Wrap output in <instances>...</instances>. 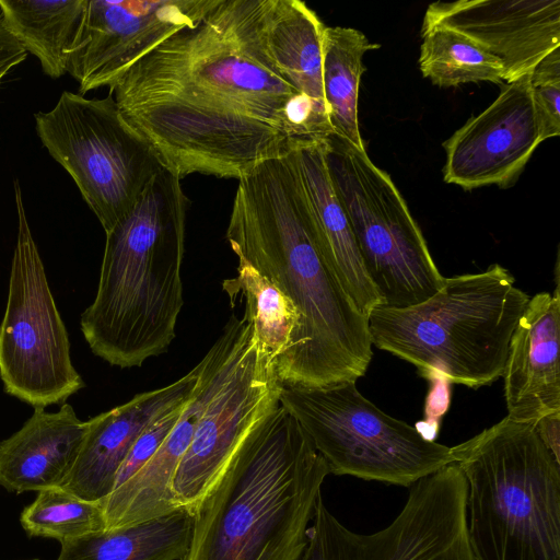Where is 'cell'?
<instances>
[{
  "mask_svg": "<svg viewBox=\"0 0 560 560\" xmlns=\"http://www.w3.org/2000/svg\"><path fill=\"white\" fill-rule=\"evenodd\" d=\"M325 139L292 150L322 252L359 310L369 315L383 301L363 265L353 231L334 189Z\"/></svg>",
  "mask_w": 560,
  "mask_h": 560,
  "instance_id": "ac0fdd59",
  "label": "cell"
},
{
  "mask_svg": "<svg viewBox=\"0 0 560 560\" xmlns=\"http://www.w3.org/2000/svg\"><path fill=\"white\" fill-rule=\"evenodd\" d=\"M237 180L225 237L302 317L292 346L275 362L279 381L301 388L355 382L373 354L368 315L322 252L292 151Z\"/></svg>",
  "mask_w": 560,
  "mask_h": 560,
  "instance_id": "7a4b0ae2",
  "label": "cell"
},
{
  "mask_svg": "<svg viewBox=\"0 0 560 560\" xmlns=\"http://www.w3.org/2000/svg\"><path fill=\"white\" fill-rule=\"evenodd\" d=\"M34 118L43 145L73 178L105 232L130 210L163 167L110 94L86 98L65 91L50 110L38 112Z\"/></svg>",
  "mask_w": 560,
  "mask_h": 560,
  "instance_id": "9c48e42d",
  "label": "cell"
},
{
  "mask_svg": "<svg viewBox=\"0 0 560 560\" xmlns=\"http://www.w3.org/2000/svg\"><path fill=\"white\" fill-rule=\"evenodd\" d=\"M541 140L560 135V83L530 84Z\"/></svg>",
  "mask_w": 560,
  "mask_h": 560,
  "instance_id": "f1b7e54d",
  "label": "cell"
},
{
  "mask_svg": "<svg viewBox=\"0 0 560 560\" xmlns=\"http://www.w3.org/2000/svg\"><path fill=\"white\" fill-rule=\"evenodd\" d=\"M434 25L460 33L495 57L508 83L560 47V0L438 1L428 7L422 28Z\"/></svg>",
  "mask_w": 560,
  "mask_h": 560,
  "instance_id": "9a60e30c",
  "label": "cell"
},
{
  "mask_svg": "<svg viewBox=\"0 0 560 560\" xmlns=\"http://www.w3.org/2000/svg\"><path fill=\"white\" fill-rule=\"evenodd\" d=\"M325 26L303 1L268 0L267 43L277 67L295 90L327 109L322 50Z\"/></svg>",
  "mask_w": 560,
  "mask_h": 560,
  "instance_id": "44dd1931",
  "label": "cell"
},
{
  "mask_svg": "<svg viewBox=\"0 0 560 560\" xmlns=\"http://www.w3.org/2000/svg\"><path fill=\"white\" fill-rule=\"evenodd\" d=\"M222 287L232 306L237 295L244 298L243 317L276 362L290 349L301 327L302 317L294 303L270 279L241 258L236 277L224 280Z\"/></svg>",
  "mask_w": 560,
  "mask_h": 560,
  "instance_id": "d4e9b609",
  "label": "cell"
},
{
  "mask_svg": "<svg viewBox=\"0 0 560 560\" xmlns=\"http://www.w3.org/2000/svg\"><path fill=\"white\" fill-rule=\"evenodd\" d=\"M219 0H88L67 62L80 95L115 85L163 40L194 27Z\"/></svg>",
  "mask_w": 560,
  "mask_h": 560,
  "instance_id": "4fadbf2b",
  "label": "cell"
},
{
  "mask_svg": "<svg viewBox=\"0 0 560 560\" xmlns=\"http://www.w3.org/2000/svg\"><path fill=\"white\" fill-rule=\"evenodd\" d=\"M192 515L179 509L165 516L104 529L60 542L56 560H179L189 542Z\"/></svg>",
  "mask_w": 560,
  "mask_h": 560,
  "instance_id": "603a6c76",
  "label": "cell"
},
{
  "mask_svg": "<svg viewBox=\"0 0 560 560\" xmlns=\"http://www.w3.org/2000/svg\"><path fill=\"white\" fill-rule=\"evenodd\" d=\"M186 401L162 413L139 435L117 472L114 489L136 474L159 450L179 419Z\"/></svg>",
  "mask_w": 560,
  "mask_h": 560,
  "instance_id": "83f0119b",
  "label": "cell"
},
{
  "mask_svg": "<svg viewBox=\"0 0 560 560\" xmlns=\"http://www.w3.org/2000/svg\"><path fill=\"white\" fill-rule=\"evenodd\" d=\"M529 296L499 264L444 278L428 300L369 315L372 345L411 363L430 380L471 388L502 376L511 337Z\"/></svg>",
  "mask_w": 560,
  "mask_h": 560,
  "instance_id": "5b68a950",
  "label": "cell"
},
{
  "mask_svg": "<svg viewBox=\"0 0 560 560\" xmlns=\"http://www.w3.org/2000/svg\"><path fill=\"white\" fill-rule=\"evenodd\" d=\"M452 452L472 559L560 560V462L534 424L505 417Z\"/></svg>",
  "mask_w": 560,
  "mask_h": 560,
  "instance_id": "8992f818",
  "label": "cell"
},
{
  "mask_svg": "<svg viewBox=\"0 0 560 560\" xmlns=\"http://www.w3.org/2000/svg\"><path fill=\"white\" fill-rule=\"evenodd\" d=\"M536 432L553 457L560 462V412L540 418L534 423Z\"/></svg>",
  "mask_w": 560,
  "mask_h": 560,
  "instance_id": "f546056e",
  "label": "cell"
},
{
  "mask_svg": "<svg viewBox=\"0 0 560 560\" xmlns=\"http://www.w3.org/2000/svg\"><path fill=\"white\" fill-rule=\"evenodd\" d=\"M200 363L179 380L140 393L129 401L88 420L77 459L60 486L89 501H103L114 489L117 472L145 428L192 394Z\"/></svg>",
  "mask_w": 560,
  "mask_h": 560,
  "instance_id": "2e32d148",
  "label": "cell"
},
{
  "mask_svg": "<svg viewBox=\"0 0 560 560\" xmlns=\"http://www.w3.org/2000/svg\"><path fill=\"white\" fill-rule=\"evenodd\" d=\"M11 69L10 68H4V69H1L0 70V81L2 80V78L10 71Z\"/></svg>",
  "mask_w": 560,
  "mask_h": 560,
  "instance_id": "1f68e13d",
  "label": "cell"
},
{
  "mask_svg": "<svg viewBox=\"0 0 560 560\" xmlns=\"http://www.w3.org/2000/svg\"><path fill=\"white\" fill-rule=\"evenodd\" d=\"M198 419L196 409L185 408L152 457L102 501L106 529L138 524L182 509L174 501L171 485Z\"/></svg>",
  "mask_w": 560,
  "mask_h": 560,
  "instance_id": "ffe728a7",
  "label": "cell"
},
{
  "mask_svg": "<svg viewBox=\"0 0 560 560\" xmlns=\"http://www.w3.org/2000/svg\"><path fill=\"white\" fill-rule=\"evenodd\" d=\"M30 560H38V559H30Z\"/></svg>",
  "mask_w": 560,
  "mask_h": 560,
  "instance_id": "d6a6232c",
  "label": "cell"
},
{
  "mask_svg": "<svg viewBox=\"0 0 560 560\" xmlns=\"http://www.w3.org/2000/svg\"><path fill=\"white\" fill-rule=\"evenodd\" d=\"M88 422L70 404L35 408L22 428L0 442V486L23 493L60 487L82 446Z\"/></svg>",
  "mask_w": 560,
  "mask_h": 560,
  "instance_id": "d6986e66",
  "label": "cell"
},
{
  "mask_svg": "<svg viewBox=\"0 0 560 560\" xmlns=\"http://www.w3.org/2000/svg\"><path fill=\"white\" fill-rule=\"evenodd\" d=\"M466 494L460 468L450 464L413 483L395 520L372 534L347 528L320 498L300 560H474Z\"/></svg>",
  "mask_w": 560,
  "mask_h": 560,
  "instance_id": "8fae6325",
  "label": "cell"
},
{
  "mask_svg": "<svg viewBox=\"0 0 560 560\" xmlns=\"http://www.w3.org/2000/svg\"><path fill=\"white\" fill-rule=\"evenodd\" d=\"M188 198L162 167L107 232L96 295L81 314L91 351L120 369L165 353L182 311Z\"/></svg>",
  "mask_w": 560,
  "mask_h": 560,
  "instance_id": "277c9868",
  "label": "cell"
},
{
  "mask_svg": "<svg viewBox=\"0 0 560 560\" xmlns=\"http://www.w3.org/2000/svg\"><path fill=\"white\" fill-rule=\"evenodd\" d=\"M27 57V52L19 42L8 32L0 16V70L12 69Z\"/></svg>",
  "mask_w": 560,
  "mask_h": 560,
  "instance_id": "4dcf8cb0",
  "label": "cell"
},
{
  "mask_svg": "<svg viewBox=\"0 0 560 560\" xmlns=\"http://www.w3.org/2000/svg\"><path fill=\"white\" fill-rule=\"evenodd\" d=\"M18 238L0 324V378L7 394L34 409L61 405L85 384L72 364L69 336L14 182Z\"/></svg>",
  "mask_w": 560,
  "mask_h": 560,
  "instance_id": "30bf717a",
  "label": "cell"
},
{
  "mask_svg": "<svg viewBox=\"0 0 560 560\" xmlns=\"http://www.w3.org/2000/svg\"><path fill=\"white\" fill-rule=\"evenodd\" d=\"M279 402L310 436L329 474L410 488L454 463L452 447L383 412L355 382L282 385Z\"/></svg>",
  "mask_w": 560,
  "mask_h": 560,
  "instance_id": "52a82bcc",
  "label": "cell"
},
{
  "mask_svg": "<svg viewBox=\"0 0 560 560\" xmlns=\"http://www.w3.org/2000/svg\"><path fill=\"white\" fill-rule=\"evenodd\" d=\"M20 522L28 536L60 542L106 529L102 501L84 500L61 487L37 492Z\"/></svg>",
  "mask_w": 560,
  "mask_h": 560,
  "instance_id": "4316f807",
  "label": "cell"
},
{
  "mask_svg": "<svg viewBox=\"0 0 560 560\" xmlns=\"http://www.w3.org/2000/svg\"><path fill=\"white\" fill-rule=\"evenodd\" d=\"M419 68L440 88L505 81L501 62L460 33L441 25L421 30Z\"/></svg>",
  "mask_w": 560,
  "mask_h": 560,
  "instance_id": "484cf974",
  "label": "cell"
},
{
  "mask_svg": "<svg viewBox=\"0 0 560 560\" xmlns=\"http://www.w3.org/2000/svg\"><path fill=\"white\" fill-rule=\"evenodd\" d=\"M560 293L528 300L511 337L503 371L508 418L535 423L560 412Z\"/></svg>",
  "mask_w": 560,
  "mask_h": 560,
  "instance_id": "e0dca14e",
  "label": "cell"
},
{
  "mask_svg": "<svg viewBox=\"0 0 560 560\" xmlns=\"http://www.w3.org/2000/svg\"><path fill=\"white\" fill-rule=\"evenodd\" d=\"M325 143L334 189L382 306L402 308L431 298L445 277L388 173L371 161L365 149L334 133Z\"/></svg>",
  "mask_w": 560,
  "mask_h": 560,
  "instance_id": "ba28073f",
  "label": "cell"
},
{
  "mask_svg": "<svg viewBox=\"0 0 560 560\" xmlns=\"http://www.w3.org/2000/svg\"><path fill=\"white\" fill-rule=\"evenodd\" d=\"M540 142L529 72L505 83L485 110L443 142V179L466 190L509 187Z\"/></svg>",
  "mask_w": 560,
  "mask_h": 560,
  "instance_id": "5bb4252c",
  "label": "cell"
},
{
  "mask_svg": "<svg viewBox=\"0 0 560 560\" xmlns=\"http://www.w3.org/2000/svg\"><path fill=\"white\" fill-rule=\"evenodd\" d=\"M281 388L271 354L247 322L229 371L176 468L171 491L177 506L194 509L238 445L280 405Z\"/></svg>",
  "mask_w": 560,
  "mask_h": 560,
  "instance_id": "7c38bea8",
  "label": "cell"
},
{
  "mask_svg": "<svg viewBox=\"0 0 560 560\" xmlns=\"http://www.w3.org/2000/svg\"><path fill=\"white\" fill-rule=\"evenodd\" d=\"M328 475L310 436L279 405L191 510L179 560H300Z\"/></svg>",
  "mask_w": 560,
  "mask_h": 560,
  "instance_id": "3957f363",
  "label": "cell"
},
{
  "mask_svg": "<svg viewBox=\"0 0 560 560\" xmlns=\"http://www.w3.org/2000/svg\"><path fill=\"white\" fill-rule=\"evenodd\" d=\"M268 0H219L109 89L121 115L180 179L241 178L334 133L327 109L295 90L267 43Z\"/></svg>",
  "mask_w": 560,
  "mask_h": 560,
  "instance_id": "6da1fadb",
  "label": "cell"
},
{
  "mask_svg": "<svg viewBox=\"0 0 560 560\" xmlns=\"http://www.w3.org/2000/svg\"><path fill=\"white\" fill-rule=\"evenodd\" d=\"M88 0H0L2 22L26 52L36 56L52 79L67 62L81 30Z\"/></svg>",
  "mask_w": 560,
  "mask_h": 560,
  "instance_id": "7402d4cb",
  "label": "cell"
},
{
  "mask_svg": "<svg viewBox=\"0 0 560 560\" xmlns=\"http://www.w3.org/2000/svg\"><path fill=\"white\" fill-rule=\"evenodd\" d=\"M380 48L352 27L325 26L323 33V88L334 135L365 149L359 128L358 102L365 52Z\"/></svg>",
  "mask_w": 560,
  "mask_h": 560,
  "instance_id": "cb8c5ba5",
  "label": "cell"
}]
</instances>
